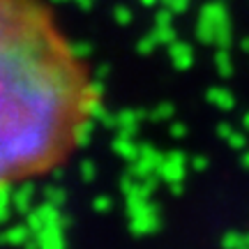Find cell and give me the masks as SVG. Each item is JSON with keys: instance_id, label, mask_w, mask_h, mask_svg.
<instances>
[{"instance_id": "obj_1", "label": "cell", "mask_w": 249, "mask_h": 249, "mask_svg": "<svg viewBox=\"0 0 249 249\" xmlns=\"http://www.w3.org/2000/svg\"><path fill=\"white\" fill-rule=\"evenodd\" d=\"M102 95L49 0H0V192L51 178L86 145Z\"/></svg>"}]
</instances>
